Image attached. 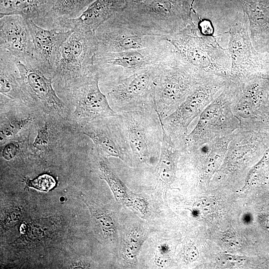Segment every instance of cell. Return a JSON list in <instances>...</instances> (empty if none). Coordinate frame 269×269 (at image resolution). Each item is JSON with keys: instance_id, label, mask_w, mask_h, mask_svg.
Returning a JSON list of instances; mask_svg holds the SVG:
<instances>
[{"instance_id": "obj_15", "label": "cell", "mask_w": 269, "mask_h": 269, "mask_svg": "<svg viewBox=\"0 0 269 269\" xmlns=\"http://www.w3.org/2000/svg\"><path fill=\"white\" fill-rule=\"evenodd\" d=\"M25 98L39 102L55 110L63 108V104L53 88V78L48 77L39 69L16 61Z\"/></svg>"}, {"instance_id": "obj_27", "label": "cell", "mask_w": 269, "mask_h": 269, "mask_svg": "<svg viewBox=\"0 0 269 269\" xmlns=\"http://www.w3.org/2000/svg\"><path fill=\"white\" fill-rule=\"evenodd\" d=\"M126 202L128 206L137 211L142 216H145L148 209V203L146 200L142 197L128 198Z\"/></svg>"}, {"instance_id": "obj_22", "label": "cell", "mask_w": 269, "mask_h": 269, "mask_svg": "<svg viewBox=\"0 0 269 269\" xmlns=\"http://www.w3.org/2000/svg\"><path fill=\"white\" fill-rule=\"evenodd\" d=\"M146 239V233L140 228L131 229L124 239L122 248L124 260L129 264L137 261L139 252Z\"/></svg>"}, {"instance_id": "obj_14", "label": "cell", "mask_w": 269, "mask_h": 269, "mask_svg": "<svg viewBox=\"0 0 269 269\" xmlns=\"http://www.w3.org/2000/svg\"><path fill=\"white\" fill-rule=\"evenodd\" d=\"M27 21L32 36L37 68L48 77L53 78V66L57 52L74 30L46 29L32 20L27 19Z\"/></svg>"}, {"instance_id": "obj_10", "label": "cell", "mask_w": 269, "mask_h": 269, "mask_svg": "<svg viewBox=\"0 0 269 269\" xmlns=\"http://www.w3.org/2000/svg\"><path fill=\"white\" fill-rule=\"evenodd\" d=\"M96 53H116L148 47L160 42L163 37L145 34L121 20L115 14L95 31Z\"/></svg>"}, {"instance_id": "obj_20", "label": "cell", "mask_w": 269, "mask_h": 269, "mask_svg": "<svg viewBox=\"0 0 269 269\" xmlns=\"http://www.w3.org/2000/svg\"><path fill=\"white\" fill-rule=\"evenodd\" d=\"M96 0H57L49 11L35 23L46 29H56L61 21L75 18Z\"/></svg>"}, {"instance_id": "obj_24", "label": "cell", "mask_w": 269, "mask_h": 269, "mask_svg": "<svg viewBox=\"0 0 269 269\" xmlns=\"http://www.w3.org/2000/svg\"><path fill=\"white\" fill-rule=\"evenodd\" d=\"M25 183L28 186L42 191L51 190L56 183L54 179L48 174L39 176L33 180L26 179Z\"/></svg>"}, {"instance_id": "obj_23", "label": "cell", "mask_w": 269, "mask_h": 269, "mask_svg": "<svg viewBox=\"0 0 269 269\" xmlns=\"http://www.w3.org/2000/svg\"><path fill=\"white\" fill-rule=\"evenodd\" d=\"M31 121L30 117L25 118L5 117L0 125V137L4 138L13 136L27 126Z\"/></svg>"}, {"instance_id": "obj_30", "label": "cell", "mask_w": 269, "mask_h": 269, "mask_svg": "<svg viewBox=\"0 0 269 269\" xmlns=\"http://www.w3.org/2000/svg\"><path fill=\"white\" fill-rule=\"evenodd\" d=\"M19 150V145L16 142L6 144L1 151V156L6 160H10L15 157Z\"/></svg>"}, {"instance_id": "obj_4", "label": "cell", "mask_w": 269, "mask_h": 269, "mask_svg": "<svg viewBox=\"0 0 269 269\" xmlns=\"http://www.w3.org/2000/svg\"><path fill=\"white\" fill-rule=\"evenodd\" d=\"M175 50L164 39L153 46L116 53H96L94 65L100 76V83L129 76L138 71L163 63L173 58Z\"/></svg>"}, {"instance_id": "obj_16", "label": "cell", "mask_w": 269, "mask_h": 269, "mask_svg": "<svg viewBox=\"0 0 269 269\" xmlns=\"http://www.w3.org/2000/svg\"><path fill=\"white\" fill-rule=\"evenodd\" d=\"M126 0H96L78 17L61 21L58 29L73 30L82 26L96 31L98 28L126 6Z\"/></svg>"}, {"instance_id": "obj_25", "label": "cell", "mask_w": 269, "mask_h": 269, "mask_svg": "<svg viewBox=\"0 0 269 269\" xmlns=\"http://www.w3.org/2000/svg\"><path fill=\"white\" fill-rule=\"evenodd\" d=\"M216 203L215 200L211 198H202L194 203L193 211L198 216L205 217L214 211Z\"/></svg>"}, {"instance_id": "obj_17", "label": "cell", "mask_w": 269, "mask_h": 269, "mask_svg": "<svg viewBox=\"0 0 269 269\" xmlns=\"http://www.w3.org/2000/svg\"><path fill=\"white\" fill-rule=\"evenodd\" d=\"M82 199L88 208L94 232L103 244L114 243L117 238L116 223L112 213L103 205L85 195Z\"/></svg>"}, {"instance_id": "obj_11", "label": "cell", "mask_w": 269, "mask_h": 269, "mask_svg": "<svg viewBox=\"0 0 269 269\" xmlns=\"http://www.w3.org/2000/svg\"><path fill=\"white\" fill-rule=\"evenodd\" d=\"M229 32L228 51L231 62L230 77L243 82L252 78L258 60L250 36L248 17L243 9L236 12Z\"/></svg>"}, {"instance_id": "obj_29", "label": "cell", "mask_w": 269, "mask_h": 269, "mask_svg": "<svg viewBox=\"0 0 269 269\" xmlns=\"http://www.w3.org/2000/svg\"><path fill=\"white\" fill-rule=\"evenodd\" d=\"M182 258L186 262H192L196 261L199 257L198 250L193 243L186 244L182 253Z\"/></svg>"}, {"instance_id": "obj_1", "label": "cell", "mask_w": 269, "mask_h": 269, "mask_svg": "<svg viewBox=\"0 0 269 269\" xmlns=\"http://www.w3.org/2000/svg\"><path fill=\"white\" fill-rule=\"evenodd\" d=\"M190 0H144L127 3L115 15L148 35L165 37L193 22Z\"/></svg>"}, {"instance_id": "obj_34", "label": "cell", "mask_w": 269, "mask_h": 269, "mask_svg": "<svg viewBox=\"0 0 269 269\" xmlns=\"http://www.w3.org/2000/svg\"><path fill=\"white\" fill-rule=\"evenodd\" d=\"M191 0V1H192V2L194 3V1H195V0Z\"/></svg>"}, {"instance_id": "obj_18", "label": "cell", "mask_w": 269, "mask_h": 269, "mask_svg": "<svg viewBox=\"0 0 269 269\" xmlns=\"http://www.w3.org/2000/svg\"><path fill=\"white\" fill-rule=\"evenodd\" d=\"M57 0H0V17L19 15L34 22L44 16Z\"/></svg>"}, {"instance_id": "obj_26", "label": "cell", "mask_w": 269, "mask_h": 269, "mask_svg": "<svg viewBox=\"0 0 269 269\" xmlns=\"http://www.w3.org/2000/svg\"><path fill=\"white\" fill-rule=\"evenodd\" d=\"M50 140V134L48 125L45 124L37 131V135L33 143L34 147L38 149L45 148Z\"/></svg>"}, {"instance_id": "obj_2", "label": "cell", "mask_w": 269, "mask_h": 269, "mask_svg": "<svg viewBox=\"0 0 269 269\" xmlns=\"http://www.w3.org/2000/svg\"><path fill=\"white\" fill-rule=\"evenodd\" d=\"M182 61L198 73L230 78L231 62L225 50L213 36L200 33L195 22L175 34L163 37Z\"/></svg>"}, {"instance_id": "obj_12", "label": "cell", "mask_w": 269, "mask_h": 269, "mask_svg": "<svg viewBox=\"0 0 269 269\" xmlns=\"http://www.w3.org/2000/svg\"><path fill=\"white\" fill-rule=\"evenodd\" d=\"M100 79V76L97 70L78 84L69 89L72 90L76 101L75 116L86 123L119 115L111 107L107 96L102 91Z\"/></svg>"}, {"instance_id": "obj_6", "label": "cell", "mask_w": 269, "mask_h": 269, "mask_svg": "<svg viewBox=\"0 0 269 269\" xmlns=\"http://www.w3.org/2000/svg\"><path fill=\"white\" fill-rule=\"evenodd\" d=\"M175 52L174 56L162 64L156 84L155 104L162 120L173 112L194 87L207 77L187 66Z\"/></svg>"}, {"instance_id": "obj_7", "label": "cell", "mask_w": 269, "mask_h": 269, "mask_svg": "<svg viewBox=\"0 0 269 269\" xmlns=\"http://www.w3.org/2000/svg\"><path fill=\"white\" fill-rule=\"evenodd\" d=\"M127 133L133 159L148 166L159 158L162 133L156 109H143L119 113Z\"/></svg>"}, {"instance_id": "obj_3", "label": "cell", "mask_w": 269, "mask_h": 269, "mask_svg": "<svg viewBox=\"0 0 269 269\" xmlns=\"http://www.w3.org/2000/svg\"><path fill=\"white\" fill-rule=\"evenodd\" d=\"M59 48L53 69V82L69 89L95 72L94 58L97 51L95 31L78 26Z\"/></svg>"}, {"instance_id": "obj_31", "label": "cell", "mask_w": 269, "mask_h": 269, "mask_svg": "<svg viewBox=\"0 0 269 269\" xmlns=\"http://www.w3.org/2000/svg\"><path fill=\"white\" fill-rule=\"evenodd\" d=\"M237 235L235 232L230 230L226 233L224 239L226 242L230 244L239 246L240 240Z\"/></svg>"}, {"instance_id": "obj_32", "label": "cell", "mask_w": 269, "mask_h": 269, "mask_svg": "<svg viewBox=\"0 0 269 269\" xmlns=\"http://www.w3.org/2000/svg\"><path fill=\"white\" fill-rule=\"evenodd\" d=\"M262 221L265 226L269 230V214L264 215Z\"/></svg>"}, {"instance_id": "obj_5", "label": "cell", "mask_w": 269, "mask_h": 269, "mask_svg": "<svg viewBox=\"0 0 269 269\" xmlns=\"http://www.w3.org/2000/svg\"><path fill=\"white\" fill-rule=\"evenodd\" d=\"M163 63L122 79L99 83L113 110L119 114L146 108L156 109L155 90Z\"/></svg>"}, {"instance_id": "obj_8", "label": "cell", "mask_w": 269, "mask_h": 269, "mask_svg": "<svg viewBox=\"0 0 269 269\" xmlns=\"http://www.w3.org/2000/svg\"><path fill=\"white\" fill-rule=\"evenodd\" d=\"M227 83L226 79L220 77L204 78L173 112L161 119L164 130L175 144L180 147L184 145L189 124Z\"/></svg>"}, {"instance_id": "obj_33", "label": "cell", "mask_w": 269, "mask_h": 269, "mask_svg": "<svg viewBox=\"0 0 269 269\" xmlns=\"http://www.w3.org/2000/svg\"><path fill=\"white\" fill-rule=\"evenodd\" d=\"M144 0H126L127 3L132 2H138L140 1H143Z\"/></svg>"}, {"instance_id": "obj_13", "label": "cell", "mask_w": 269, "mask_h": 269, "mask_svg": "<svg viewBox=\"0 0 269 269\" xmlns=\"http://www.w3.org/2000/svg\"><path fill=\"white\" fill-rule=\"evenodd\" d=\"M0 48L14 59L37 68L32 36L27 19L19 15L0 17Z\"/></svg>"}, {"instance_id": "obj_19", "label": "cell", "mask_w": 269, "mask_h": 269, "mask_svg": "<svg viewBox=\"0 0 269 269\" xmlns=\"http://www.w3.org/2000/svg\"><path fill=\"white\" fill-rule=\"evenodd\" d=\"M162 127V142L160 154L156 166V177L159 185L167 187L176 177L179 148L172 140Z\"/></svg>"}, {"instance_id": "obj_28", "label": "cell", "mask_w": 269, "mask_h": 269, "mask_svg": "<svg viewBox=\"0 0 269 269\" xmlns=\"http://www.w3.org/2000/svg\"><path fill=\"white\" fill-rule=\"evenodd\" d=\"M169 260V248L164 245L159 246L156 251L154 258L155 264L158 267L163 268L167 265Z\"/></svg>"}, {"instance_id": "obj_9", "label": "cell", "mask_w": 269, "mask_h": 269, "mask_svg": "<svg viewBox=\"0 0 269 269\" xmlns=\"http://www.w3.org/2000/svg\"><path fill=\"white\" fill-rule=\"evenodd\" d=\"M82 133L93 141L100 156L118 158L132 165L133 156L126 128L119 114L86 123Z\"/></svg>"}, {"instance_id": "obj_21", "label": "cell", "mask_w": 269, "mask_h": 269, "mask_svg": "<svg viewBox=\"0 0 269 269\" xmlns=\"http://www.w3.org/2000/svg\"><path fill=\"white\" fill-rule=\"evenodd\" d=\"M98 162L99 177L107 182L118 201L126 202L129 198L127 186L111 167L107 158L101 156Z\"/></svg>"}]
</instances>
